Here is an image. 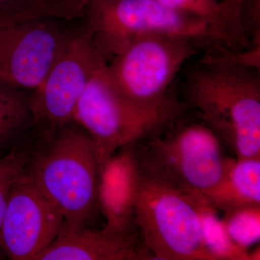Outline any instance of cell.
<instances>
[{"label":"cell","instance_id":"6da1fadb","mask_svg":"<svg viewBox=\"0 0 260 260\" xmlns=\"http://www.w3.org/2000/svg\"><path fill=\"white\" fill-rule=\"evenodd\" d=\"M179 77L181 103L198 113L237 158L260 156V69L215 46L188 61Z\"/></svg>","mask_w":260,"mask_h":260},{"label":"cell","instance_id":"7a4b0ae2","mask_svg":"<svg viewBox=\"0 0 260 260\" xmlns=\"http://www.w3.org/2000/svg\"><path fill=\"white\" fill-rule=\"evenodd\" d=\"M101 168L95 142L74 120L32 143L28 175L61 214L62 230L88 225L99 198Z\"/></svg>","mask_w":260,"mask_h":260},{"label":"cell","instance_id":"3957f363","mask_svg":"<svg viewBox=\"0 0 260 260\" xmlns=\"http://www.w3.org/2000/svg\"><path fill=\"white\" fill-rule=\"evenodd\" d=\"M107 64L89 80L73 117L93 138L102 166L118 150L161 131L182 116L185 109L174 97L156 106L130 102L113 85Z\"/></svg>","mask_w":260,"mask_h":260},{"label":"cell","instance_id":"277c9868","mask_svg":"<svg viewBox=\"0 0 260 260\" xmlns=\"http://www.w3.org/2000/svg\"><path fill=\"white\" fill-rule=\"evenodd\" d=\"M182 117L133 149L145 175L205 195L223 177L229 158L213 130L203 121L188 122Z\"/></svg>","mask_w":260,"mask_h":260},{"label":"cell","instance_id":"5b68a950","mask_svg":"<svg viewBox=\"0 0 260 260\" xmlns=\"http://www.w3.org/2000/svg\"><path fill=\"white\" fill-rule=\"evenodd\" d=\"M198 194L141 172L135 218L149 256L161 260H213L203 242Z\"/></svg>","mask_w":260,"mask_h":260},{"label":"cell","instance_id":"8992f818","mask_svg":"<svg viewBox=\"0 0 260 260\" xmlns=\"http://www.w3.org/2000/svg\"><path fill=\"white\" fill-rule=\"evenodd\" d=\"M83 13L85 31L107 63L148 34L178 36L206 48L220 45L204 22L156 0H89Z\"/></svg>","mask_w":260,"mask_h":260},{"label":"cell","instance_id":"52a82bcc","mask_svg":"<svg viewBox=\"0 0 260 260\" xmlns=\"http://www.w3.org/2000/svg\"><path fill=\"white\" fill-rule=\"evenodd\" d=\"M207 49L186 38L148 34L107 63L108 75L130 102L160 105L172 98L171 88L186 63Z\"/></svg>","mask_w":260,"mask_h":260},{"label":"cell","instance_id":"ba28073f","mask_svg":"<svg viewBox=\"0 0 260 260\" xmlns=\"http://www.w3.org/2000/svg\"><path fill=\"white\" fill-rule=\"evenodd\" d=\"M107 63L85 29L70 34L44 79L29 95L36 140L49 139L73 120L84 88Z\"/></svg>","mask_w":260,"mask_h":260},{"label":"cell","instance_id":"9c48e42d","mask_svg":"<svg viewBox=\"0 0 260 260\" xmlns=\"http://www.w3.org/2000/svg\"><path fill=\"white\" fill-rule=\"evenodd\" d=\"M70 34L39 12L0 15V80L34 90L44 79Z\"/></svg>","mask_w":260,"mask_h":260},{"label":"cell","instance_id":"30bf717a","mask_svg":"<svg viewBox=\"0 0 260 260\" xmlns=\"http://www.w3.org/2000/svg\"><path fill=\"white\" fill-rule=\"evenodd\" d=\"M64 227V219L28 175L13 183L5 208L2 240L7 259L36 260Z\"/></svg>","mask_w":260,"mask_h":260},{"label":"cell","instance_id":"8fae6325","mask_svg":"<svg viewBox=\"0 0 260 260\" xmlns=\"http://www.w3.org/2000/svg\"><path fill=\"white\" fill-rule=\"evenodd\" d=\"M147 256L138 226L107 223L101 230L86 226L61 231L36 260H138Z\"/></svg>","mask_w":260,"mask_h":260},{"label":"cell","instance_id":"7c38bea8","mask_svg":"<svg viewBox=\"0 0 260 260\" xmlns=\"http://www.w3.org/2000/svg\"><path fill=\"white\" fill-rule=\"evenodd\" d=\"M141 170L133 147L121 149L101 168L100 197L108 224L137 226L135 208L139 190Z\"/></svg>","mask_w":260,"mask_h":260},{"label":"cell","instance_id":"4fadbf2b","mask_svg":"<svg viewBox=\"0 0 260 260\" xmlns=\"http://www.w3.org/2000/svg\"><path fill=\"white\" fill-rule=\"evenodd\" d=\"M204 196L224 213L260 206V156L229 158L223 177Z\"/></svg>","mask_w":260,"mask_h":260},{"label":"cell","instance_id":"5bb4252c","mask_svg":"<svg viewBox=\"0 0 260 260\" xmlns=\"http://www.w3.org/2000/svg\"><path fill=\"white\" fill-rule=\"evenodd\" d=\"M34 120L25 90L0 80V158L29 145Z\"/></svg>","mask_w":260,"mask_h":260},{"label":"cell","instance_id":"9a60e30c","mask_svg":"<svg viewBox=\"0 0 260 260\" xmlns=\"http://www.w3.org/2000/svg\"><path fill=\"white\" fill-rule=\"evenodd\" d=\"M169 9L199 19L209 27L215 39L232 51L237 50L232 25L223 0H156Z\"/></svg>","mask_w":260,"mask_h":260},{"label":"cell","instance_id":"2e32d148","mask_svg":"<svg viewBox=\"0 0 260 260\" xmlns=\"http://www.w3.org/2000/svg\"><path fill=\"white\" fill-rule=\"evenodd\" d=\"M203 242L213 260H253L254 256L237 247L228 234L223 218L204 195L198 194Z\"/></svg>","mask_w":260,"mask_h":260},{"label":"cell","instance_id":"e0dca14e","mask_svg":"<svg viewBox=\"0 0 260 260\" xmlns=\"http://www.w3.org/2000/svg\"><path fill=\"white\" fill-rule=\"evenodd\" d=\"M228 234L233 243L242 251L260 239V206L245 207L225 212L223 218Z\"/></svg>","mask_w":260,"mask_h":260},{"label":"cell","instance_id":"ac0fdd59","mask_svg":"<svg viewBox=\"0 0 260 260\" xmlns=\"http://www.w3.org/2000/svg\"><path fill=\"white\" fill-rule=\"evenodd\" d=\"M43 11L59 20H71L75 11L70 0H0V15Z\"/></svg>","mask_w":260,"mask_h":260},{"label":"cell","instance_id":"d6986e66","mask_svg":"<svg viewBox=\"0 0 260 260\" xmlns=\"http://www.w3.org/2000/svg\"><path fill=\"white\" fill-rule=\"evenodd\" d=\"M30 145L0 158V179L20 178L28 174Z\"/></svg>","mask_w":260,"mask_h":260},{"label":"cell","instance_id":"ffe728a7","mask_svg":"<svg viewBox=\"0 0 260 260\" xmlns=\"http://www.w3.org/2000/svg\"><path fill=\"white\" fill-rule=\"evenodd\" d=\"M20 178L0 179V260L7 259V256L3 249V240H2V229H3V218H4L7 201H8V196L13 183Z\"/></svg>","mask_w":260,"mask_h":260}]
</instances>
